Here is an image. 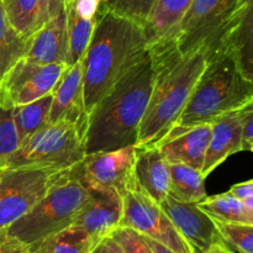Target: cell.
Returning a JSON list of instances; mask_svg holds the SVG:
<instances>
[{"instance_id":"6da1fadb","label":"cell","mask_w":253,"mask_h":253,"mask_svg":"<svg viewBox=\"0 0 253 253\" xmlns=\"http://www.w3.org/2000/svg\"><path fill=\"white\" fill-rule=\"evenodd\" d=\"M153 69V86L136 147L157 146L172 130L194 85L207 66V51L197 48L182 53L172 40L148 44Z\"/></svg>"},{"instance_id":"7a4b0ae2","label":"cell","mask_w":253,"mask_h":253,"mask_svg":"<svg viewBox=\"0 0 253 253\" xmlns=\"http://www.w3.org/2000/svg\"><path fill=\"white\" fill-rule=\"evenodd\" d=\"M142 24L111 11L105 4L96 16L90 42L82 58L83 95L86 115L116 82L148 49Z\"/></svg>"},{"instance_id":"3957f363","label":"cell","mask_w":253,"mask_h":253,"mask_svg":"<svg viewBox=\"0 0 253 253\" xmlns=\"http://www.w3.org/2000/svg\"><path fill=\"white\" fill-rule=\"evenodd\" d=\"M150 49L126 71L88 116L85 155L136 145L153 86Z\"/></svg>"},{"instance_id":"277c9868","label":"cell","mask_w":253,"mask_h":253,"mask_svg":"<svg viewBox=\"0 0 253 253\" xmlns=\"http://www.w3.org/2000/svg\"><path fill=\"white\" fill-rule=\"evenodd\" d=\"M207 66L184 109L163 140L253 103V77L245 71L236 54L214 48L207 52Z\"/></svg>"},{"instance_id":"5b68a950","label":"cell","mask_w":253,"mask_h":253,"mask_svg":"<svg viewBox=\"0 0 253 253\" xmlns=\"http://www.w3.org/2000/svg\"><path fill=\"white\" fill-rule=\"evenodd\" d=\"M89 189L77 174V166L34 205L29 212L10 225L6 234L27 247L71 226L88 198Z\"/></svg>"},{"instance_id":"8992f818","label":"cell","mask_w":253,"mask_h":253,"mask_svg":"<svg viewBox=\"0 0 253 253\" xmlns=\"http://www.w3.org/2000/svg\"><path fill=\"white\" fill-rule=\"evenodd\" d=\"M85 157V130L67 121L47 124L20 142L5 168L71 169Z\"/></svg>"},{"instance_id":"52a82bcc","label":"cell","mask_w":253,"mask_h":253,"mask_svg":"<svg viewBox=\"0 0 253 253\" xmlns=\"http://www.w3.org/2000/svg\"><path fill=\"white\" fill-rule=\"evenodd\" d=\"M251 4L253 0H193L167 40H172L182 53L197 48L208 49Z\"/></svg>"},{"instance_id":"ba28073f","label":"cell","mask_w":253,"mask_h":253,"mask_svg":"<svg viewBox=\"0 0 253 253\" xmlns=\"http://www.w3.org/2000/svg\"><path fill=\"white\" fill-rule=\"evenodd\" d=\"M73 168H5L0 175V231L29 212Z\"/></svg>"},{"instance_id":"9c48e42d","label":"cell","mask_w":253,"mask_h":253,"mask_svg":"<svg viewBox=\"0 0 253 253\" xmlns=\"http://www.w3.org/2000/svg\"><path fill=\"white\" fill-rule=\"evenodd\" d=\"M135 157V145L90 153L77 166V174L88 189L114 192L124 197L137 187L133 174Z\"/></svg>"},{"instance_id":"30bf717a","label":"cell","mask_w":253,"mask_h":253,"mask_svg":"<svg viewBox=\"0 0 253 253\" xmlns=\"http://www.w3.org/2000/svg\"><path fill=\"white\" fill-rule=\"evenodd\" d=\"M120 226L130 227L174 253H194L173 226L161 205L137 187L124 194Z\"/></svg>"},{"instance_id":"8fae6325","label":"cell","mask_w":253,"mask_h":253,"mask_svg":"<svg viewBox=\"0 0 253 253\" xmlns=\"http://www.w3.org/2000/svg\"><path fill=\"white\" fill-rule=\"evenodd\" d=\"M66 68V64H37L20 58L0 79V105L12 109L53 93Z\"/></svg>"},{"instance_id":"7c38bea8","label":"cell","mask_w":253,"mask_h":253,"mask_svg":"<svg viewBox=\"0 0 253 253\" xmlns=\"http://www.w3.org/2000/svg\"><path fill=\"white\" fill-rule=\"evenodd\" d=\"M160 205L194 253H205L222 241L214 220L195 203L179 202L168 194Z\"/></svg>"},{"instance_id":"4fadbf2b","label":"cell","mask_w":253,"mask_h":253,"mask_svg":"<svg viewBox=\"0 0 253 253\" xmlns=\"http://www.w3.org/2000/svg\"><path fill=\"white\" fill-rule=\"evenodd\" d=\"M123 197L114 192L89 189L88 198L74 217L73 225L82 227L93 239L100 241L120 226Z\"/></svg>"},{"instance_id":"5bb4252c","label":"cell","mask_w":253,"mask_h":253,"mask_svg":"<svg viewBox=\"0 0 253 253\" xmlns=\"http://www.w3.org/2000/svg\"><path fill=\"white\" fill-rule=\"evenodd\" d=\"M67 121L85 130L88 115L84 106L83 67L82 62L67 66L61 81L52 93V105L48 124Z\"/></svg>"},{"instance_id":"9a60e30c","label":"cell","mask_w":253,"mask_h":253,"mask_svg":"<svg viewBox=\"0 0 253 253\" xmlns=\"http://www.w3.org/2000/svg\"><path fill=\"white\" fill-rule=\"evenodd\" d=\"M67 41L66 12L62 10L47 20L30 37L29 46L22 58L37 64H66Z\"/></svg>"},{"instance_id":"2e32d148","label":"cell","mask_w":253,"mask_h":253,"mask_svg":"<svg viewBox=\"0 0 253 253\" xmlns=\"http://www.w3.org/2000/svg\"><path fill=\"white\" fill-rule=\"evenodd\" d=\"M242 110L244 108L224 114L210 123L211 131H210L209 145L205 153L204 163L200 169V173L204 178H207L215 168L219 167L227 157L242 151Z\"/></svg>"},{"instance_id":"e0dca14e","label":"cell","mask_w":253,"mask_h":253,"mask_svg":"<svg viewBox=\"0 0 253 253\" xmlns=\"http://www.w3.org/2000/svg\"><path fill=\"white\" fill-rule=\"evenodd\" d=\"M133 174L138 189L158 204L169 193V165L157 146L136 147Z\"/></svg>"},{"instance_id":"ac0fdd59","label":"cell","mask_w":253,"mask_h":253,"mask_svg":"<svg viewBox=\"0 0 253 253\" xmlns=\"http://www.w3.org/2000/svg\"><path fill=\"white\" fill-rule=\"evenodd\" d=\"M211 124H200L157 145L168 163H182L200 170L209 145Z\"/></svg>"},{"instance_id":"d6986e66","label":"cell","mask_w":253,"mask_h":253,"mask_svg":"<svg viewBox=\"0 0 253 253\" xmlns=\"http://www.w3.org/2000/svg\"><path fill=\"white\" fill-rule=\"evenodd\" d=\"M222 48L236 54L245 71L253 77V4L220 36L212 46L205 51Z\"/></svg>"},{"instance_id":"ffe728a7","label":"cell","mask_w":253,"mask_h":253,"mask_svg":"<svg viewBox=\"0 0 253 253\" xmlns=\"http://www.w3.org/2000/svg\"><path fill=\"white\" fill-rule=\"evenodd\" d=\"M192 2L193 0H156L145 24L150 44L169 39Z\"/></svg>"},{"instance_id":"44dd1931","label":"cell","mask_w":253,"mask_h":253,"mask_svg":"<svg viewBox=\"0 0 253 253\" xmlns=\"http://www.w3.org/2000/svg\"><path fill=\"white\" fill-rule=\"evenodd\" d=\"M82 227L72 224L30 247L31 253H89L98 244Z\"/></svg>"},{"instance_id":"7402d4cb","label":"cell","mask_w":253,"mask_h":253,"mask_svg":"<svg viewBox=\"0 0 253 253\" xmlns=\"http://www.w3.org/2000/svg\"><path fill=\"white\" fill-rule=\"evenodd\" d=\"M169 165V193L174 199L184 203H199L208 197L200 170L182 163Z\"/></svg>"},{"instance_id":"603a6c76","label":"cell","mask_w":253,"mask_h":253,"mask_svg":"<svg viewBox=\"0 0 253 253\" xmlns=\"http://www.w3.org/2000/svg\"><path fill=\"white\" fill-rule=\"evenodd\" d=\"M10 26L24 39L30 37L43 25L41 0H2Z\"/></svg>"},{"instance_id":"cb8c5ba5","label":"cell","mask_w":253,"mask_h":253,"mask_svg":"<svg viewBox=\"0 0 253 253\" xmlns=\"http://www.w3.org/2000/svg\"><path fill=\"white\" fill-rule=\"evenodd\" d=\"M64 12H66L67 41H68L67 66H72L83 58L90 42L96 19H85L79 16L69 5L64 7Z\"/></svg>"},{"instance_id":"d4e9b609","label":"cell","mask_w":253,"mask_h":253,"mask_svg":"<svg viewBox=\"0 0 253 253\" xmlns=\"http://www.w3.org/2000/svg\"><path fill=\"white\" fill-rule=\"evenodd\" d=\"M197 205L216 221L253 225V212H250L244 202L234 198L230 193L207 197Z\"/></svg>"},{"instance_id":"484cf974","label":"cell","mask_w":253,"mask_h":253,"mask_svg":"<svg viewBox=\"0 0 253 253\" xmlns=\"http://www.w3.org/2000/svg\"><path fill=\"white\" fill-rule=\"evenodd\" d=\"M51 105L52 93L32 103L12 108V116L19 133L20 142L48 124Z\"/></svg>"},{"instance_id":"4316f807","label":"cell","mask_w":253,"mask_h":253,"mask_svg":"<svg viewBox=\"0 0 253 253\" xmlns=\"http://www.w3.org/2000/svg\"><path fill=\"white\" fill-rule=\"evenodd\" d=\"M29 46V40L20 36L6 19L2 0H0V79L22 58Z\"/></svg>"},{"instance_id":"83f0119b","label":"cell","mask_w":253,"mask_h":253,"mask_svg":"<svg viewBox=\"0 0 253 253\" xmlns=\"http://www.w3.org/2000/svg\"><path fill=\"white\" fill-rule=\"evenodd\" d=\"M214 221L226 246L240 253H253V225Z\"/></svg>"},{"instance_id":"f1b7e54d","label":"cell","mask_w":253,"mask_h":253,"mask_svg":"<svg viewBox=\"0 0 253 253\" xmlns=\"http://www.w3.org/2000/svg\"><path fill=\"white\" fill-rule=\"evenodd\" d=\"M20 137L15 126L12 109L0 105V166L5 167L7 158L19 148Z\"/></svg>"},{"instance_id":"f546056e","label":"cell","mask_w":253,"mask_h":253,"mask_svg":"<svg viewBox=\"0 0 253 253\" xmlns=\"http://www.w3.org/2000/svg\"><path fill=\"white\" fill-rule=\"evenodd\" d=\"M155 2L156 0H106L105 6L116 14L145 26Z\"/></svg>"},{"instance_id":"4dcf8cb0","label":"cell","mask_w":253,"mask_h":253,"mask_svg":"<svg viewBox=\"0 0 253 253\" xmlns=\"http://www.w3.org/2000/svg\"><path fill=\"white\" fill-rule=\"evenodd\" d=\"M124 253H153L147 240L140 232L126 226H119L110 235Z\"/></svg>"},{"instance_id":"1f68e13d","label":"cell","mask_w":253,"mask_h":253,"mask_svg":"<svg viewBox=\"0 0 253 253\" xmlns=\"http://www.w3.org/2000/svg\"><path fill=\"white\" fill-rule=\"evenodd\" d=\"M241 147L242 151L253 150V103L245 106L242 110Z\"/></svg>"},{"instance_id":"d6a6232c","label":"cell","mask_w":253,"mask_h":253,"mask_svg":"<svg viewBox=\"0 0 253 253\" xmlns=\"http://www.w3.org/2000/svg\"><path fill=\"white\" fill-rule=\"evenodd\" d=\"M106 2V0H72L69 6L82 17L85 19H96L100 7ZM66 5V6H67Z\"/></svg>"},{"instance_id":"836d02e7","label":"cell","mask_w":253,"mask_h":253,"mask_svg":"<svg viewBox=\"0 0 253 253\" xmlns=\"http://www.w3.org/2000/svg\"><path fill=\"white\" fill-rule=\"evenodd\" d=\"M0 253H31L30 249L6 234V230L0 231Z\"/></svg>"},{"instance_id":"e575fe53","label":"cell","mask_w":253,"mask_h":253,"mask_svg":"<svg viewBox=\"0 0 253 253\" xmlns=\"http://www.w3.org/2000/svg\"><path fill=\"white\" fill-rule=\"evenodd\" d=\"M71 1L72 0H41L42 22L44 24L47 20L64 10L66 5Z\"/></svg>"},{"instance_id":"d590c367","label":"cell","mask_w":253,"mask_h":253,"mask_svg":"<svg viewBox=\"0 0 253 253\" xmlns=\"http://www.w3.org/2000/svg\"><path fill=\"white\" fill-rule=\"evenodd\" d=\"M227 193L232 195L236 199L245 202V200L253 198V180H246V182L239 183V184H235L230 188V190Z\"/></svg>"},{"instance_id":"8d00e7d4","label":"cell","mask_w":253,"mask_h":253,"mask_svg":"<svg viewBox=\"0 0 253 253\" xmlns=\"http://www.w3.org/2000/svg\"><path fill=\"white\" fill-rule=\"evenodd\" d=\"M89 253H124L118 242L111 236L101 239Z\"/></svg>"},{"instance_id":"74e56055","label":"cell","mask_w":253,"mask_h":253,"mask_svg":"<svg viewBox=\"0 0 253 253\" xmlns=\"http://www.w3.org/2000/svg\"><path fill=\"white\" fill-rule=\"evenodd\" d=\"M205 253H240V252H235L234 250L230 249L229 246L224 244V241L217 242V244H214L209 250H208Z\"/></svg>"},{"instance_id":"f35d334b","label":"cell","mask_w":253,"mask_h":253,"mask_svg":"<svg viewBox=\"0 0 253 253\" xmlns=\"http://www.w3.org/2000/svg\"><path fill=\"white\" fill-rule=\"evenodd\" d=\"M146 240H147L148 245H150V247H151V249H152L153 253H174V252L172 251V250H169V249H168V247L163 246L162 244H160V242L155 241V240L148 239V237H146Z\"/></svg>"},{"instance_id":"ab89813d","label":"cell","mask_w":253,"mask_h":253,"mask_svg":"<svg viewBox=\"0 0 253 253\" xmlns=\"http://www.w3.org/2000/svg\"><path fill=\"white\" fill-rule=\"evenodd\" d=\"M4 169H5V167H1V166H0V175H1V173L4 172Z\"/></svg>"}]
</instances>
